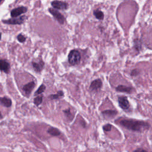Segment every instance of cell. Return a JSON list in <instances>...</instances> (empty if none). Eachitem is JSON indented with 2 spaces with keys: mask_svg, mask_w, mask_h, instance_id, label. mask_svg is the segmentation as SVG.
I'll use <instances>...</instances> for the list:
<instances>
[{
  "mask_svg": "<svg viewBox=\"0 0 152 152\" xmlns=\"http://www.w3.org/2000/svg\"><path fill=\"white\" fill-rule=\"evenodd\" d=\"M27 11V8L25 7H19L18 8H16L15 9H13L11 11V17H17L21 15L22 14H24Z\"/></svg>",
  "mask_w": 152,
  "mask_h": 152,
  "instance_id": "cell-8",
  "label": "cell"
},
{
  "mask_svg": "<svg viewBox=\"0 0 152 152\" xmlns=\"http://www.w3.org/2000/svg\"><path fill=\"white\" fill-rule=\"evenodd\" d=\"M35 86H36V84H35L34 81H33L29 82L28 83L24 85V86L23 87V91L24 92L25 94L27 97L30 96L32 90L35 87Z\"/></svg>",
  "mask_w": 152,
  "mask_h": 152,
  "instance_id": "cell-9",
  "label": "cell"
},
{
  "mask_svg": "<svg viewBox=\"0 0 152 152\" xmlns=\"http://www.w3.org/2000/svg\"><path fill=\"white\" fill-rule=\"evenodd\" d=\"M17 40L21 43H24L26 40V37L22 34H19L17 36Z\"/></svg>",
  "mask_w": 152,
  "mask_h": 152,
  "instance_id": "cell-23",
  "label": "cell"
},
{
  "mask_svg": "<svg viewBox=\"0 0 152 152\" xmlns=\"http://www.w3.org/2000/svg\"><path fill=\"white\" fill-rule=\"evenodd\" d=\"M45 89H46V86H45V84H42L39 86V87L38 88V89L35 91L34 95L36 96V95H39V94H42V93H43V92L45 91Z\"/></svg>",
  "mask_w": 152,
  "mask_h": 152,
  "instance_id": "cell-20",
  "label": "cell"
},
{
  "mask_svg": "<svg viewBox=\"0 0 152 152\" xmlns=\"http://www.w3.org/2000/svg\"><path fill=\"white\" fill-rule=\"evenodd\" d=\"M115 89L116 91L126 93H131L134 90V88L131 87L126 86L125 85H121V84L118 86Z\"/></svg>",
  "mask_w": 152,
  "mask_h": 152,
  "instance_id": "cell-13",
  "label": "cell"
},
{
  "mask_svg": "<svg viewBox=\"0 0 152 152\" xmlns=\"http://www.w3.org/2000/svg\"><path fill=\"white\" fill-rule=\"evenodd\" d=\"M68 62L71 65H75L80 63L81 59L80 53L75 49L71 50L68 54Z\"/></svg>",
  "mask_w": 152,
  "mask_h": 152,
  "instance_id": "cell-2",
  "label": "cell"
},
{
  "mask_svg": "<svg viewBox=\"0 0 152 152\" xmlns=\"http://www.w3.org/2000/svg\"><path fill=\"white\" fill-rule=\"evenodd\" d=\"M140 74V71L138 69H133L131 72V75L132 76V77H135V76H137L138 74Z\"/></svg>",
  "mask_w": 152,
  "mask_h": 152,
  "instance_id": "cell-24",
  "label": "cell"
},
{
  "mask_svg": "<svg viewBox=\"0 0 152 152\" xmlns=\"http://www.w3.org/2000/svg\"><path fill=\"white\" fill-rule=\"evenodd\" d=\"M134 151H138V152H139V151H145L146 152L147 151L144 150V149H142V148H138V149L134 150Z\"/></svg>",
  "mask_w": 152,
  "mask_h": 152,
  "instance_id": "cell-25",
  "label": "cell"
},
{
  "mask_svg": "<svg viewBox=\"0 0 152 152\" xmlns=\"http://www.w3.org/2000/svg\"><path fill=\"white\" fill-rule=\"evenodd\" d=\"M102 114L106 119H112L117 115L118 112L115 110L107 109L102 112Z\"/></svg>",
  "mask_w": 152,
  "mask_h": 152,
  "instance_id": "cell-10",
  "label": "cell"
},
{
  "mask_svg": "<svg viewBox=\"0 0 152 152\" xmlns=\"http://www.w3.org/2000/svg\"><path fill=\"white\" fill-rule=\"evenodd\" d=\"M2 0H0V4H1V1H2Z\"/></svg>",
  "mask_w": 152,
  "mask_h": 152,
  "instance_id": "cell-28",
  "label": "cell"
},
{
  "mask_svg": "<svg viewBox=\"0 0 152 152\" xmlns=\"http://www.w3.org/2000/svg\"><path fill=\"white\" fill-rule=\"evenodd\" d=\"M64 93L63 92L62 90H59L57 93L56 94H50L49 97L52 99V100H54V99H59L62 97H64Z\"/></svg>",
  "mask_w": 152,
  "mask_h": 152,
  "instance_id": "cell-17",
  "label": "cell"
},
{
  "mask_svg": "<svg viewBox=\"0 0 152 152\" xmlns=\"http://www.w3.org/2000/svg\"><path fill=\"white\" fill-rule=\"evenodd\" d=\"M2 118V115H1V112H0V118Z\"/></svg>",
  "mask_w": 152,
  "mask_h": 152,
  "instance_id": "cell-26",
  "label": "cell"
},
{
  "mask_svg": "<svg viewBox=\"0 0 152 152\" xmlns=\"http://www.w3.org/2000/svg\"><path fill=\"white\" fill-rule=\"evenodd\" d=\"M63 112L64 113V115H65L66 119L68 121V122H71L72 121V119L74 117V115L72 113V112H71V109L69 108L63 110Z\"/></svg>",
  "mask_w": 152,
  "mask_h": 152,
  "instance_id": "cell-16",
  "label": "cell"
},
{
  "mask_svg": "<svg viewBox=\"0 0 152 152\" xmlns=\"http://www.w3.org/2000/svg\"><path fill=\"white\" fill-rule=\"evenodd\" d=\"M1 39V33L0 32V40Z\"/></svg>",
  "mask_w": 152,
  "mask_h": 152,
  "instance_id": "cell-27",
  "label": "cell"
},
{
  "mask_svg": "<svg viewBox=\"0 0 152 152\" xmlns=\"http://www.w3.org/2000/svg\"><path fill=\"white\" fill-rule=\"evenodd\" d=\"M0 70L8 74L10 70V64L5 59H0Z\"/></svg>",
  "mask_w": 152,
  "mask_h": 152,
  "instance_id": "cell-11",
  "label": "cell"
},
{
  "mask_svg": "<svg viewBox=\"0 0 152 152\" xmlns=\"http://www.w3.org/2000/svg\"><path fill=\"white\" fill-rule=\"evenodd\" d=\"M47 132L52 136H59L61 134V132L60 131V130L55 127H49L48 129Z\"/></svg>",
  "mask_w": 152,
  "mask_h": 152,
  "instance_id": "cell-14",
  "label": "cell"
},
{
  "mask_svg": "<svg viewBox=\"0 0 152 152\" xmlns=\"http://www.w3.org/2000/svg\"><path fill=\"white\" fill-rule=\"evenodd\" d=\"M102 85H103V83L101 79L98 78L93 80L91 83L89 87V89L91 91H97L99 90H100V88L102 87Z\"/></svg>",
  "mask_w": 152,
  "mask_h": 152,
  "instance_id": "cell-7",
  "label": "cell"
},
{
  "mask_svg": "<svg viewBox=\"0 0 152 152\" xmlns=\"http://www.w3.org/2000/svg\"><path fill=\"white\" fill-rule=\"evenodd\" d=\"M49 11L54 17V18L58 21L59 23H60L61 24H63L64 23L65 20V17L58 11L50 8H49Z\"/></svg>",
  "mask_w": 152,
  "mask_h": 152,
  "instance_id": "cell-4",
  "label": "cell"
},
{
  "mask_svg": "<svg viewBox=\"0 0 152 152\" xmlns=\"http://www.w3.org/2000/svg\"><path fill=\"white\" fill-rule=\"evenodd\" d=\"M31 65L34 70L36 72H40L44 67L45 63L42 60H40L38 62L33 61L31 62Z\"/></svg>",
  "mask_w": 152,
  "mask_h": 152,
  "instance_id": "cell-12",
  "label": "cell"
},
{
  "mask_svg": "<svg viewBox=\"0 0 152 152\" xmlns=\"http://www.w3.org/2000/svg\"><path fill=\"white\" fill-rule=\"evenodd\" d=\"M134 48L138 52H139L141 49V43L138 39L137 40V42L136 40H134Z\"/></svg>",
  "mask_w": 152,
  "mask_h": 152,
  "instance_id": "cell-21",
  "label": "cell"
},
{
  "mask_svg": "<svg viewBox=\"0 0 152 152\" xmlns=\"http://www.w3.org/2000/svg\"><path fill=\"white\" fill-rule=\"evenodd\" d=\"M0 103H2L5 107H10L12 105L11 100L6 97H1L0 98Z\"/></svg>",
  "mask_w": 152,
  "mask_h": 152,
  "instance_id": "cell-15",
  "label": "cell"
},
{
  "mask_svg": "<svg viewBox=\"0 0 152 152\" xmlns=\"http://www.w3.org/2000/svg\"><path fill=\"white\" fill-rule=\"evenodd\" d=\"M118 102L119 107L122 109L127 111L130 109V104L126 96L119 97L118 99Z\"/></svg>",
  "mask_w": 152,
  "mask_h": 152,
  "instance_id": "cell-3",
  "label": "cell"
},
{
  "mask_svg": "<svg viewBox=\"0 0 152 152\" xmlns=\"http://www.w3.org/2000/svg\"><path fill=\"white\" fill-rule=\"evenodd\" d=\"M51 5L55 9L61 10H65L68 7V4L67 2L64 1H53L51 2Z\"/></svg>",
  "mask_w": 152,
  "mask_h": 152,
  "instance_id": "cell-6",
  "label": "cell"
},
{
  "mask_svg": "<svg viewBox=\"0 0 152 152\" xmlns=\"http://www.w3.org/2000/svg\"><path fill=\"white\" fill-rule=\"evenodd\" d=\"M93 14L95 16V17L98 19V20H103L104 18V14L103 12L99 10H96L95 11H94L93 12Z\"/></svg>",
  "mask_w": 152,
  "mask_h": 152,
  "instance_id": "cell-18",
  "label": "cell"
},
{
  "mask_svg": "<svg viewBox=\"0 0 152 152\" xmlns=\"http://www.w3.org/2000/svg\"><path fill=\"white\" fill-rule=\"evenodd\" d=\"M112 125L110 124H107L104 125L103 126V129L104 131H106V132H108V131H111L112 129Z\"/></svg>",
  "mask_w": 152,
  "mask_h": 152,
  "instance_id": "cell-22",
  "label": "cell"
},
{
  "mask_svg": "<svg viewBox=\"0 0 152 152\" xmlns=\"http://www.w3.org/2000/svg\"><path fill=\"white\" fill-rule=\"evenodd\" d=\"M26 19V16H21L18 18L12 17V18H10L7 20H3L2 22L5 24H21L24 23Z\"/></svg>",
  "mask_w": 152,
  "mask_h": 152,
  "instance_id": "cell-5",
  "label": "cell"
},
{
  "mask_svg": "<svg viewBox=\"0 0 152 152\" xmlns=\"http://www.w3.org/2000/svg\"><path fill=\"white\" fill-rule=\"evenodd\" d=\"M118 124L129 130L140 132L148 130L150 126V124L147 122L132 119H120L118 121Z\"/></svg>",
  "mask_w": 152,
  "mask_h": 152,
  "instance_id": "cell-1",
  "label": "cell"
},
{
  "mask_svg": "<svg viewBox=\"0 0 152 152\" xmlns=\"http://www.w3.org/2000/svg\"><path fill=\"white\" fill-rule=\"evenodd\" d=\"M43 102V96L41 95V96H38L37 97H36L34 100H33V102H34V104L38 106H39Z\"/></svg>",
  "mask_w": 152,
  "mask_h": 152,
  "instance_id": "cell-19",
  "label": "cell"
}]
</instances>
